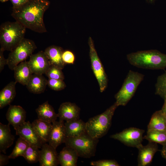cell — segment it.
Returning a JSON list of instances; mask_svg holds the SVG:
<instances>
[{
	"instance_id": "cell-1",
	"label": "cell",
	"mask_w": 166,
	"mask_h": 166,
	"mask_svg": "<svg viewBox=\"0 0 166 166\" xmlns=\"http://www.w3.org/2000/svg\"><path fill=\"white\" fill-rule=\"evenodd\" d=\"M49 5L48 0H28L22 6L12 8L11 15L26 28L39 33H45L47 30L43 16Z\"/></svg>"
},
{
	"instance_id": "cell-2",
	"label": "cell",
	"mask_w": 166,
	"mask_h": 166,
	"mask_svg": "<svg viewBox=\"0 0 166 166\" xmlns=\"http://www.w3.org/2000/svg\"><path fill=\"white\" fill-rule=\"evenodd\" d=\"M127 58L131 65L142 69H164L166 68V54L157 50L137 51L128 54Z\"/></svg>"
},
{
	"instance_id": "cell-3",
	"label": "cell",
	"mask_w": 166,
	"mask_h": 166,
	"mask_svg": "<svg viewBox=\"0 0 166 166\" xmlns=\"http://www.w3.org/2000/svg\"><path fill=\"white\" fill-rule=\"evenodd\" d=\"M26 27L19 22H6L0 26V44L4 51H11L24 38Z\"/></svg>"
},
{
	"instance_id": "cell-4",
	"label": "cell",
	"mask_w": 166,
	"mask_h": 166,
	"mask_svg": "<svg viewBox=\"0 0 166 166\" xmlns=\"http://www.w3.org/2000/svg\"><path fill=\"white\" fill-rule=\"evenodd\" d=\"M118 107L115 102L103 113L89 118L86 122L87 133L97 139L105 136L110 128L112 117Z\"/></svg>"
},
{
	"instance_id": "cell-5",
	"label": "cell",
	"mask_w": 166,
	"mask_h": 166,
	"mask_svg": "<svg viewBox=\"0 0 166 166\" xmlns=\"http://www.w3.org/2000/svg\"><path fill=\"white\" fill-rule=\"evenodd\" d=\"M144 75L130 70L121 89L115 95L116 103L118 106L126 105L134 96Z\"/></svg>"
},
{
	"instance_id": "cell-6",
	"label": "cell",
	"mask_w": 166,
	"mask_h": 166,
	"mask_svg": "<svg viewBox=\"0 0 166 166\" xmlns=\"http://www.w3.org/2000/svg\"><path fill=\"white\" fill-rule=\"evenodd\" d=\"M99 139H95L86 132L81 135L73 137H67L66 146L74 149L79 157L88 158L94 156Z\"/></svg>"
},
{
	"instance_id": "cell-7",
	"label": "cell",
	"mask_w": 166,
	"mask_h": 166,
	"mask_svg": "<svg viewBox=\"0 0 166 166\" xmlns=\"http://www.w3.org/2000/svg\"><path fill=\"white\" fill-rule=\"evenodd\" d=\"M37 48L34 41L24 38L9 53L7 58L9 68L13 70L17 65L30 57Z\"/></svg>"
},
{
	"instance_id": "cell-8",
	"label": "cell",
	"mask_w": 166,
	"mask_h": 166,
	"mask_svg": "<svg viewBox=\"0 0 166 166\" xmlns=\"http://www.w3.org/2000/svg\"><path fill=\"white\" fill-rule=\"evenodd\" d=\"M89 56L92 69L98 81L101 92H103L107 86L108 80L102 63L95 48L91 37L88 39Z\"/></svg>"
},
{
	"instance_id": "cell-9",
	"label": "cell",
	"mask_w": 166,
	"mask_h": 166,
	"mask_svg": "<svg viewBox=\"0 0 166 166\" xmlns=\"http://www.w3.org/2000/svg\"><path fill=\"white\" fill-rule=\"evenodd\" d=\"M144 132V130L130 127L111 135L110 137L119 141L127 146L137 148L142 145Z\"/></svg>"
},
{
	"instance_id": "cell-10",
	"label": "cell",
	"mask_w": 166,
	"mask_h": 166,
	"mask_svg": "<svg viewBox=\"0 0 166 166\" xmlns=\"http://www.w3.org/2000/svg\"><path fill=\"white\" fill-rule=\"evenodd\" d=\"M16 134L27 141L30 145L41 148L43 144L36 132L29 121L25 122L15 129Z\"/></svg>"
},
{
	"instance_id": "cell-11",
	"label": "cell",
	"mask_w": 166,
	"mask_h": 166,
	"mask_svg": "<svg viewBox=\"0 0 166 166\" xmlns=\"http://www.w3.org/2000/svg\"><path fill=\"white\" fill-rule=\"evenodd\" d=\"M29 65L33 73L45 74L51 65L44 51H40L30 57L28 61Z\"/></svg>"
},
{
	"instance_id": "cell-12",
	"label": "cell",
	"mask_w": 166,
	"mask_h": 166,
	"mask_svg": "<svg viewBox=\"0 0 166 166\" xmlns=\"http://www.w3.org/2000/svg\"><path fill=\"white\" fill-rule=\"evenodd\" d=\"M52 126L48 141L49 144L55 148L63 143L67 138L64 121H55Z\"/></svg>"
},
{
	"instance_id": "cell-13",
	"label": "cell",
	"mask_w": 166,
	"mask_h": 166,
	"mask_svg": "<svg viewBox=\"0 0 166 166\" xmlns=\"http://www.w3.org/2000/svg\"><path fill=\"white\" fill-rule=\"evenodd\" d=\"M138 156V166H147L152 163L153 157L157 152L158 147L157 144L149 142L145 146L142 144L139 146Z\"/></svg>"
},
{
	"instance_id": "cell-14",
	"label": "cell",
	"mask_w": 166,
	"mask_h": 166,
	"mask_svg": "<svg viewBox=\"0 0 166 166\" xmlns=\"http://www.w3.org/2000/svg\"><path fill=\"white\" fill-rule=\"evenodd\" d=\"M39 160L41 166H56L59 164L56 149L46 143L42 144Z\"/></svg>"
},
{
	"instance_id": "cell-15",
	"label": "cell",
	"mask_w": 166,
	"mask_h": 166,
	"mask_svg": "<svg viewBox=\"0 0 166 166\" xmlns=\"http://www.w3.org/2000/svg\"><path fill=\"white\" fill-rule=\"evenodd\" d=\"M9 124L15 129L25 122L26 112L19 105H10L6 114Z\"/></svg>"
},
{
	"instance_id": "cell-16",
	"label": "cell",
	"mask_w": 166,
	"mask_h": 166,
	"mask_svg": "<svg viewBox=\"0 0 166 166\" xmlns=\"http://www.w3.org/2000/svg\"><path fill=\"white\" fill-rule=\"evenodd\" d=\"M80 108L75 104L70 102L62 103L58 109L59 120L66 121L79 119Z\"/></svg>"
},
{
	"instance_id": "cell-17",
	"label": "cell",
	"mask_w": 166,
	"mask_h": 166,
	"mask_svg": "<svg viewBox=\"0 0 166 166\" xmlns=\"http://www.w3.org/2000/svg\"><path fill=\"white\" fill-rule=\"evenodd\" d=\"M13 70L15 81L23 85H27L33 74L26 61L19 64Z\"/></svg>"
},
{
	"instance_id": "cell-18",
	"label": "cell",
	"mask_w": 166,
	"mask_h": 166,
	"mask_svg": "<svg viewBox=\"0 0 166 166\" xmlns=\"http://www.w3.org/2000/svg\"><path fill=\"white\" fill-rule=\"evenodd\" d=\"M64 50L60 46L54 45L46 48L44 52L51 65L59 67L62 69L66 65L63 61L62 55Z\"/></svg>"
},
{
	"instance_id": "cell-19",
	"label": "cell",
	"mask_w": 166,
	"mask_h": 166,
	"mask_svg": "<svg viewBox=\"0 0 166 166\" xmlns=\"http://www.w3.org/2000/svg\"><path fill=\"white\" fill-rule=\"evenodd\" d=\"M32 124L43 144L48 142L52 128V123L38 118Z\"/></svg>"
},
{
	"instance_id": "cell-20",
	"label": "cell",
	"mask_w": 166,
	"mask_h": 166,
	"mask_svg": "<svg viewBox=\"0 0 166 166\" xmlns=\"http://www.w3.org/2000/svg\"><path fill=\"white\" fill-rule=\"evenodd\" d=\"M78 157L74 149L66 146L58 155L59 164L61 166H76Z\"/></svg>"
},
{
	"instance_id": "cell-21",
	"label": "cell",
	"mask_w": 166,
	"mask_h": 166,
	"mask_svg": "<svg viewBox=\"0 0 166 166\" xmlns=\"http://www.w3.org/2000/svg\"><path fill=\"white\" fill-rule=\"evenodd\" d=\"M67 137L79 136L86 132V123L81 120L66 121L64 123Z\"/></svg>"
},
{
	"instance_id": "cell-22",
	"label": "cell",
	"mask_w": 166,
	"mask_h": 166,
	"mask_svg": "<svg viewBox=\"0 0 166 166\" xmlns=\"http://www.w3.org/2000/svg\"><path fill=\"white\" fill-rule=\"evenodd\" d=\"M47 85V80L42 74L33 73L26 86L30 92L39 94L44 92Z\"/></svg>"
},
{
	"instance_id": "cell-23",
	"label": "cell",
	"mask_w": 166,
	"mask_h": 166,
	"mask_svg": "<svg viewBox=\"0 0 166 166\" xmlns=\"http://www.w3.org/2000/svg\"><path fill=\"white\" fill-rule=\"evenodd\" d=\"M10 125L0 123V152L4 154L13 144L15 139L14 136L11 133Z\"/></svg>"
},
{
	"instance_id": "cell-24",
	"label": "cell",
	"mask_w": 166,
	"mask_h": 166,
	"mask_svg": "<svg viewBox=\"0 0 166 166\" xmlns=\"http://www.w3.org/2000/svg\"><path fill=\"white\" fill-rule=\"evenodd\" d=\"M36 112L38 119L51 123L56 121L58 117V114L48 101L39 105Z\"/></svg>"
},
{
	"instance_id": "cell-25",
	"label": "cell",
	"mask_w": 166,
	"mask_h": 166,
	"mask_svg": "<svg viewBox=\"0 0 166 166\" xmlns=\"http://www.w3.org/2000/svg\"><path fill=\"white\" fill-rule=\"evenodd\" d=\"M17 82L12 81L0 92V109L10 105L16 95L15 85Z\"/></svg>"
},
{
	"instance_id": "cell-26",
	"label": "cell",
	"mask_w": 166,
	"mask_h": 166,
	"mask_svg": "<svg viewBox=\"0 0 166 166\" xmlns=\"http://www.w3.org/2000/svg\"><path fill=\"white\" fill-rule=\"evenodd\" d=\"M166 131V115L161 110L157 111L152 115L147 126V131Z\"/></svg>"
},
{
	"instance_id": "cell-27",
	"label": "cell",
	"mask_w": 166,
	"mask_h": 166,
	"mask_svg": "<svg viewBox=\"0 0 166 166\" xmlns=\"http://www.w3.org/2000/svg\"><path fill=\"white\" fill-rule=\"evenodd\" d=\"M149 142L159 144L162 146L166 144V131H147V134L143 137Z\"/></svg>"
},
{
	"instance_id": "cell-28",
	"label": "cell",
	"mask_w": 166,
	"mask_h": 166,
	"mask_svg": "<svg viewBox=\"0 0 166 166\" xmlns=\"http://www.w3.org/2000/svg\"><path fill=\"white\" fill-rule=\"evenodd\" d=\"M30 145L27 141L19 137L12 153L9 156L10 158L14 159L18 156H23Z\"/></svg>"
},
{
	"instance_id": "cell-29",
	"label": "cell",
	"mask_w": 166,
	"mask_h": 166,
	"mask_svg": "<svg viewBox=\"0 0 166 166\" xmlns=\"http://www.w3.org/2000/svg\"><path fill=\"white\" fill-rule=\"evenodd\" d=\"M40 153L38 147L30 145L23 156L29 163H35L39 162Z\"/></svg>"
},
{
	"instance_id": "cell-30",
	"label": "cell",
	"mask_w": 166,
	"mask_h": 166,
	"mask_svg": "<svg viewBox=\"0 0 166 166\" xmlns=\"http://www.w3.org/2000/svg\"><path fill=\"white\" fill-rule=\"evenodd\" d=\"M155 93L164 99L166 97V71L158 77L155 85Z\"/></svg>"
},
{
	"instance_id": "cell-31",
	"label": "cell",
	"mask_w": 166,
	"mask_h": 166,
	"mask_svg": "<svg viewBox=\"0 0 166 166\" xmlns=\"http://www.w3.org/2000/svg\"><path fill=\"white\" fill-rule=\"evenodd\" d=\"M62 69L53 65H50L45 74L49 78L63 80L64 76Z\"/></svg>"
},
{
	"instance_id": "cell-32",
	"label": "cell",
	"mask_w": 166,
	"mask_h": 166,
	"mask_svg": "<svg viewBox=\"0 0 166 166\" xmlns=\"http://www.w3.org/2000/svg\"><path fill=\"white\" fill-rule=\"evenodd\" d=\"M47 85L52 90L59 91L64 89L66 85L63 80L49 78Z\"/></svg>"
},
{
	"instance_id": "cell-33",
	"label": "cell",
	"mask_w": 166,
	"mask_h": 166,
	"mask_svg": "<svg viewBox=\"0 0 166 166\" xmlns=\"http://www.w3.org/2000/svg\"><path fill=\"white\" fill-rule=\"evenodd\" d=\"M91 165L93 166H119L120 165L115 160H102L92 161Z\"/></svg>"
},
{
	"instance_id": "cell-34",
	"label": "cell",
	"mask_w": 166,
	"mask_h": 166,
	"mask_svg": "<svg viewBox=\"0 0 166 166\" xmlns=\"http://www.w3.org/2000/svg\"><path fill=\"white\" fill-rule=\"evenodd\" d=\"M62 57L63 61L65 65L73 64L75 60L74 54L72 51L69 50L63 51Z\"/></svg>"
},
{
	"instance_id": "cell-35",
	"label": "cell",
	"mask_w": 166,
	"mask_h": 166,
	"mask_svg": "<svg viewBox=\"0 0 166 166\" xmlns=\"http://www.w3.org/2000/svg\"><path fill=\"white\" fill-rule=\"evenodd\" d=\"M4 51L0 49V72L2 71L5 65H7V59H6L3 55Z\"/></svg>"
},
{
	"instance_id": "cell-36",
	"label": "cell",
	"mask_w": 166,
	"mask_h": 166,
	"mask_svg": "<svg viewBox=\"0 0 166 166\" xmlns=\"http://www.w3.org/2000/svg\"><path fill=\"white\" fill-rule=\"evenodd\" d=\"M13 5L12 8L19 7L24 4L28 0H10Z\"/></svg>"
},
{
	"instance_id": "cell-37",
	"label": "cell",
	"mask_w": 166,
	"mask_h": 166,
	"mask_svg": "<svg viewBox=\"0 0 166 166\" xmlns=\"http://www.w3.org/2000/svg\"><path fill=\"white\" fill-rule=\"evenodd\" d=\"M10 159L9 156L2 154H0V166H2L7 164Z\"/></svg>"
},
{
	"instance_id": "cell-38",
	"label": "cell",
	"mask_w": 166,
	"mask_h": 166,
	"mask_svg": "<svg viewBox=\"0 0 166 166\" xmlns=\"http://www.w3.org/2000/svg\"><path fill=\"white\" fill-rule=\"evenodd\" d=\"M161 154L162 157L166 160V144L163 146Z\"/></svg>"
},
{
	"instance_id": "cell-39",
	"label": "cell",
	"mask_w": 166,
	"mask_h": 166,
	"mask_svg": "<svg viewBox=\"0 0 166 166\" xmlns=\"http://www.w3.org/2000/svg\"><path fill=\"white\" fill-rule=\"evenodd\" d=\"M164 102L161 110L166 115V97L164 99Z\"/></svg>"
},
{
	"instance_id": "cell-40",
	"label": "cell",
	"mask_w": 166,
	"mask_h": 166,
	"mask_svg": "<svg viewBox=\"0 0 166 166\" xmlns=\"http://www.w3.org/2000/svg\"><path fill=\"white\" fill-rule=\"evenodd\" d=\"M146 1L148 3H154L156 0H146Z\"/></svg>"
},
{
	"instance_id": "cell-41",
	"label": "cell",
	"mask_w": 166,
	"mask_h": 166,
	"mask_svg": "<svg viewBox=\"0 0 166 166\" xmlns=\"http://www.w3.org/2000/svg\"><path fill=\"white\" fill-rule=\"evenodd\" d=\"M9 0H0V1L2 2H4L7 1Z\"/></svg>"
}]
</instances>
